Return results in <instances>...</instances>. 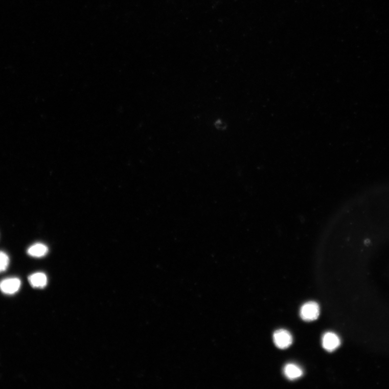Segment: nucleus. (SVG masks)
<instances>
[{
	"label": "nucleus",
	"instance_id": "8",
	"mask_svg": "<svg viewBox=\"0 0 389 389\" xmlns=\"http://www.w3.org/2000/svg\"><path fill=\"white\" fill-rule=\"evenodd\" d=\"M9 264V258L6 252L0 251V273L4 272L8 269Z\"/></svg>",
	"mask_w": 389,
	"mask_h": 389
},
{
	"label": "nucleus",
	"instance_id": "5",
	"mask_svg": "<svg viewBox=\"0 0 389 389\" xmlns=\"http://www.w3.org/2000/svg\"><path fill=\"white\" fill-rule=\"evenodd\" d=\"M284 375L288 380L294 381L301 377L303 372L301 368L295 364H288L285 366L283 370Z\"/></svg>",
	"mask_w": 389,
	"mask_h": 389
},
{
	"label": "nucleus",
	"instance_id": "6",
	"mask_svg": "<svg viewBox=\"0 0 389 389\" xmlns=\"http://www.w3.org/2000/svg\"><path fill=\"white\" fill-rule=\"evenodd\" d=\"M31 286L34 288L43 289L47 284V277L43 273H36L28 277Z\"/></svg>",
	"mask_w": 389,
	"mask_h": 389
},
{
	"label": "nucleus",
	"instance_id": "3",
	"mask_svg": "<svg viewBox=\"0 0 389 389\" xmlns=\"http://www.w3.org/2000/svg\"><path fill=\"white\" fill-rule=\"evenodd\" d=\"M22 282L18 278H8L0 282V290L5 294L13 295L19 291Z\"/></svg>",
	"mask_w": 389,
	"mask_h": 389
},
{
	"label": "nucleus",
	"instance_id": "1",
	"mask_svg": "<svg viewBox=\"0 0 389 389\" xmlns=\"http://www.w3.org/2000/svg\"><path fill=\"white\" fill-rule=\"evenodd\" d=\"M319 305L315 302L305 303L300 310V316L305 321H311L317 320L320 316Z\"/></svg>",
	"mask_w": 389,
	"mask_h": 389
},
{
	"label": "nucleus",
	"instance_id": "2",
	"mask_svg": "<svg viewBox=\"0 0 389 389\" xmlns=\"http://www.w3.org/2000/svg\"><path fill=\"white\" fill-rule=\"evenodd\" d=\"M275 344L280 349L288 348L293 343V337L287 330L280 329L275 332L273 335Z\"/></svg>",
	"mask_w": 389,
	"mask_h": 389
},
{
	"label": "nucleus",
	"instance_id": "7",
	"mask_svg": "<svg viewBox=\"0 0 389 389\" xmlns=\"http://www.w3.org/2000/svg\"><path fill=\"white\" fill-rule=\"evenodd\" d=\"M48 252V248L44 244L35 243L30 246L27 250V253L30 256L41 258L46 255Z\"/></svg>",
	"mask_w": 389,
	"mask_h": 389
},
{
	"label": "nucleus",
	"instance_id": "4",
	"mask_svg": "<svg viewBox=\"0 0 389 389\" xmlns=\"http://www.w3.org/2000/svg\"><path fill=\"white\" fill-rule=\"evenodd\" d=\"M341 345V340L337 335L333 333H326L322 337V345L324 349L329 352L336 350Z\"/></svg>",
	"mask_w": 389,
	"mask_h": 389
}]
</instances>
